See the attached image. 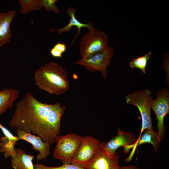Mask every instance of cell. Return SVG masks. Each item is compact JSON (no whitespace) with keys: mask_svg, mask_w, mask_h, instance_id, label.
<instances>
[{"mask_svg":"<svg viewBox=\"0 0 169 169\" xmlns=\"http://www.w3.org/2000/svg\"><path fill=\"white\" fill-rule=\"evenodd\" d=\"M119 169H141L135 166H119Z\"/></svg>","mask_w":169,"mask_h":169,"instance_id":"obj_24","label":"cell"},{"mask_svg":"<svg viewBox=\"0 0 169 169\" xmlns=\"http://www.w3.org/2000/svg\"><path fill=\"white\" fill-rule=\"evenodd\" d=\"M20 12L22 14L28 13L41 9L40 0H18Z\"/></svg>","mask_w":169,"mask_h":169,"instance_id":"obj_18","label":"cell"},{"mask_svg":"<svg viewBox=\"0 0 169 169\" xmlns=\"http://www.w3.org/2000/svg\"><path fill=\"white\" fill-rule=\"evenodd\" d=\"M34 169H84L71 163H63L58 167H50L45 166L40 163L34 165Z\"/></svg>","mask_w":169,"mask_h":169,"instance_id":"obj_20","label":"cell"},{"mask_svg":"<svg viewBox=\"0 0 169 169\" xmlns=\"http://www.w3.org/2000/svg\"><path fill=\"white\" fill-rule=\"evenodd\" d=\"M137 140L133 133L119 130L115 137L107 142L102 143V148L108 155L112 156L120 147L133 144Z\"/></svg>","mask_w":169,"mask_h":169,"instance_id":"obj_11","label":"cell"},{"mask_svg":"<svg viewBox=\"0 0 169 169\" xmlns=\"http://www.w3.org/2000/svg\"><path fill=\"white\" fill-rule=\"evenodd\" d=\"M152 52H150L137 58H134L129 62L130 67L132 69L137 68L141 70L143 73H145L147 62Z\"/></svg>","mask_w":169,"mask_h":169,"instance_id":"obj_19","label":"cell"},{"mask_svg":"<svg viewBox=\"0 0 169 169\" xmlns=\"http://www.w3.org/2000/svg\"><path fill=\"white\" fill-rule=\"evenodd\" d=\"M15 106L9 122L11 128L36 134L50 145L55 142L57 136L60 135L65 105L59 102L53 104L40 102L28 92Z\"/></svg>","mask_w":169,"mask_h":169,"instance_id":"obj_1","label":"cell"},{"mask_svg":"<svg viewBox=\"0 0 169 169\" xmlns=\"http://www.w3.org/2000/svg\"><path fill=\"white\" fill-rule=\"evenodd\" d=\"M102 146V143L92 136L83 137L71 163L85 169L89 162Z\"/></svg>","mask_w":169,"mask_h":169,"instance_id":"obj_6","label":"cell"},{"mask_svg":"<svg viewBox=\"0 0 169 169\" xmlns=\"http://www.w3.org/2000/svg\"><path fill=\"white\" fill-rule=\"evenodd\" d=\"M108 36L103 31L96 28L89 30L80 41L81 59L88 58L105 50L108 47Z\"/></svg>","mask_w":169,"mask_h":169,"instance_id":"obj_4","label":"cell"},{"mask_svg":"<svg viewBox=\"0 0 169 169\" xmlns=\"http://www.w3.org/2000/svg\"><path fill=\"white\" fill-rule=\"evenodd\" d=\"M58 1V0H40V3L41 7H44L46 10L58 14L60 13V11L58 7L55 5Z\"/></svg>","mask_w":169,"mask_h":169,"instance_id":"obj_21","label":"cell"},{"mask_svg":"<svg viewBox=\"0 0 169 169\" xmlns=\"http://www.w3.org/2000/svg\"><path fill=\"white\" fill-rule=\"evenodd\" d=\"M50 53L52 57L55 58H61L63 54L54 47L51 49Z\"/></svg>","mask_w":169,"mask_h":169,"instance_id":"obj_23","label":"cell"},{"mask_svg":"<svg viewBox=\"0 0 169 169\" xmlns=\"http://www.w3.org/2000/svg\"><path fill=\"white\" fill-rule=\"evenodd\" d=\"M82 137L74 133L57 136L56 145L53 152L54 158L61 160L63 163H71Z\"/></svg>","mask_w":169,"mask_h":169,"instance_id":"obj_5","label":"cell"},{"mask_svg":"<svg viewBox=\"0 0 169 169\" xmlns=\"http://www.w3.org/2000/svg\"><path fill=\"white\" fill-rule=\"evenodd\" d=\"M0 129L4 135L0 138V152H3L4 157L7 158L16 155L14 146L18 140L17 136H14L0 123Z\"/></svg>","mask_w":169,"mask_h":169,"instance_id":"obj_14","label":"cell"},{"mask_svg":"<svg viewBox=\"0 0 169 169\" xmlns=\"http://www.w3.org/2000/svg\"><path fill=\"white\" fill-rule=\"evenodd\" d=\"M16 134L18 140H24L32 144L33 149L39 152L37 156L38 160H44L49 155L50 152V144L44 141L41 137L32 135L19 130H16Z\"/></svg>","mask_w":169,"mask_h":169,"instance_id":"obj_10","label":"cell"},{"mask_svg":"<svg viewBox=\"0 0 169 169\" xmlns=\"http://www.w3.org/2000/svg\"><path fill=\"white\" fill-rule=\"evenodd\" d=\"M16 155L11 156L12 167L14 169H34L33 155L27 154L20 148L15 149Z\"/></svg>","mask_w":169,"mask_h":169,"instance_id":"obj_15","label":"cell"},{"mask_svg":"<svg viewBox=\"0 0 169 169\" xmlns=\"http://www.w3.org/2000/svg\"><path fill=\"white\" fill-rule=\"evenodd\" d=\"M34 80L38 88L50 94L62 95L69 89L66 71L62 65L54 62H47L37 69Z\"/></svg>","mask_w":169,"mask_h":169,"instance_id":"obj_2","label":"cell"},{"mask_svg":"<svg viewBox=\"0 0 169 169\" xmlns=\"http://www.w3.org/2000/svg\"><path fill=\"white\" fill-rule=\"evenodd\" d=\"M19 94V90L12 88H5L0 91V115L12 107Z\"/></svg>","mask_w":169,"mask_h":169,"instance_id":"obj_16","label":"cell"},{"mask_svg":"<svg viewBox=\"0 0 169 169\" xmlns=\"http://www.w3.org/2000/svg\"><path fill=\"white\" fill-rule=\"evenodd\" d=\"M77 9L72 7H69L66 10L67 14L70 17V19L68 24L65 26L59 29L50 28V32H57L60 35L63 33L68 32L71 30L72 28L74 26L76 27L77 28L78 31L76 35L72 40L69 47L72 45L74 41L76 39L78 35L80 33L81 29L82 28H87L89 31L96 28L93 24L91 22L87 23H81L76 18L75 13Z\"/></svg>","mask_w":169,"mask_h":169,"instance_id":"obj_12","label":"cell"},{"mask_svg":"<svg viewBox=\"0 0 169 169\" xmlns=\"http://www.w3.org/2000/svg\"><path fill=\"white\" fill-rule=\"evenodd\" d=\"M144 131L143 135L139 137L135 143L123 147L125 153L128 152L129 150L132 148H133V150L134 152L136 147L145 143L151 144L154 146L155 150H156L158 143L160 141L154 131H152L148 129H146Z\"/></svg>","mask_w":169,"mask_h":169,"instance_id":"obj_17","label":"cell"},{"mask_svg":"<svg viewBox=\"0 0 169 169\" xmlns=\"http://www.w3.org/2000/svg\"><path fill=\"white\" fill-rule=\"evenodd\" d=\"M59 52L63 54L66 51L67 48L66 45L64 43H58L55 44L53 47Z\"/></svg>","mask_w":169,"mask_h":169,"instance_id":"obj_22","label":"cell"},{"mask_svg":"<svg viewBox=\"0 0 169 169\" xmlns=\"http://www.w3.org/2000/svg\"><path fill=\"white\" fill-rule=\"evenodd\" d=\"M114 49L108 46L104 51L86 59H81L76 61L75 64L82 66L90 72L99 71L102 77L106 79L107 77V69L111 63L113 56Z\"/></svg>","mask_w":169,"mask_h":169,"instance_id":"obj_7","label":"cell"},{"mask_svg":"<svg viewBox=\"0 0 169 169\" xmlns=\"http://www.w3.org/2000/svg\"><path fill=\"white\" fill-rule=\"evenodd\" d=\"M151 108L156 115L158 130L157 136L160 140L164 133V119L169 113V92L168 89H163L158 91L156 98L153 100L152 102Z\"/></svg>","mask_w":169,"mask_h":169,"instance_id":"obj_8","label":"cell"},{"mask_svg":"<svg viewBox=\"0 0 169 169\" xmlns=\"http://www.w3.org/2000/svg\"><path fill=\"white\" fill-rule=\"evenodd\" d=\"M119 158L117 152L112 156L109 155L102 146L90 161L85 169H119Z\"/></svg>","mask_w":169,"mask_h":169,"instance_id":"obj_9","label":"cell"},{"mask_svg":"<svg viewBox=\"0 0 169 169\" xmlns=\"http://www.w3.org/2000/svg\"><path fill=\"white\" fill-rule=\"evenodd\" d=\"M16 13L14 10L0 12V47L10 41L12 37L10 25Z\"/></svg>","mask_w":169,"mask_h":169,"instance_id":"obj_13","label":"cell"},{"mask_svg":"<svg viewBox=\"0 0 169 169\" xmlns=\"http://www.w3.org/2000/svg\"><path fill=\"white\" fill-rule=\"evenodd\" d=\"M151 93L150 90L145 89L135 91L127 95L125 97L127 103L136 106L140 113L142 126L139 136L146 129L154 131L151 116V105L154 100Z\"/></svg>","mask_w":169,"mask_h":169,"instance_id":"obj_3","label":"cell"}]
</instances>
